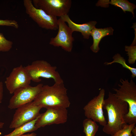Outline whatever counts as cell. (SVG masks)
Segmentation results:
<instances>
[{
    "mask_svg": "<svg viewBox=\"0 0 136 136\" xmlns=\"http://www.w3.org/2000/svg\"><path fill=\"white\" fill-rule=\"evenodd\" d=\"M128 107L126 102L109 92L108 98L104 99L103 107L107 110L108 118V122L103 129L104 132L112 135L123 128L124 125L126 124L124 117L128 112Z\"/></svg>",
    "mask_w": 136,
    "mask_h": 136,
    "instance_id": "obj_1",
    "label": "cell"
},
{
    "mask_svg": "<svg viewBox=\"0 0 136 136\" xmlns=\"http://www.w3.org/2000/svg\"><path fill=\"white\" fill-rule=\"evenodd\" d=\"M67 91L64 83H55L52 86L43 85L40 92L32 103L35 105L47 109L53 107L67 108L71 104Z\"/></svg>",
    "mask_w": 136,
    "mask_h": 136,
    "instance_id": "obj_2",
    "label": "cell"
},
{
    "mask_svg": "<svg viewBox=\"0 0 136 136\" xmlns=\"http://www.w3.org/2000/svg\"><path fill=\"white\" fill-rule=\"evenodd\" d=\"M121 85L118 84V89L113 88L116 92L113 95L123 101L126 102L129 106V110L124 119L125 123L130 124L136 123V85L132 79L128 81L121 79Z\"/></svg>",
    "mask_w": 136,
    "mask_h": 136,
    "instance_id": "obj_3",
    "label": "cell"
},
{
    "mask_svg": "<svg viewBox=\"0 0 136 136\" xmlns=\"http://www.w3.org/2000/svg\"><path fill=\"white\" fill-rule=\"evenodd\" d=\"M24 67L31 80L34 82H40L41 81V78H43L52 79L55 83H64L60 74L56 70L57 67L52 66L45 60H36Z\"/></svg>",
    "mask_w": 136,
    "mask_h": 136,
    "instance_id": "obj_4",
    "label": "cell"
},
{
    "mask_svg": "<svg viewBox=\"0 0 136 136\" xmlns=\"http://www.w3.org/2000/svg\"><path fill=\"white\" fill-rule=\"evenodd\" d=\"M26 13L40 27L46 29H58V19L56 17L47 14L42 10L36 8L31 0H24Z\"/></svg>",
    "mask_w": 136,
    "mask_h": 136,
    "instance_id": "obj_5",
    "label": "cell"
},
{
    "mask_svg": "<svg viewBox=\"0 0 136 136\" xmlns=\"http://www.w3.org/2000/svg\"><path fill=\"white\" fill-rule=\"evenodd\" d=\"M32 2L48 15L60 18L68 15L72 3L71 0H33Z\"/></svg>",
    "mask_w": 136,
    "mask_h": 136,
    "instance_id": "obj_6",
    "label": "cell"
},
{
    "mask_svg": "<svg viewBox=\"0 0 136 136\" xmlns=\"http://www.w3.org/2000/svg\"><path fill=\"white\" fill-rule=\"evenodd\" d=\"M105 94V90L102 89L98 95L89 101L83 108L87 118L91 119L103 126L107 123L103 110Z\"/></svg>",
    "mask_w": 136,
    "mask_h": 136,
    "instance_id": "obj_7",
    "label": "cell"
},
{
    "mask_svg": "<svg viewBox=\"0 0 136 136\" xmlns=\"http://www.w3.org/2000/svg\"><path fill=\"white\" fill-rule=\"evenodd\" d=\"M43 85L42 83H40L35 86L29 85L17 89L10 99L8 108L11 109H17L32 101L40 92Z\"/></svg>",
    "mask_w": 136,
    "mask_h": 136,
    "instance_id": "obj_8",
    "label": "cell"
},
{
    "mask_svg": "<svg viewBox=\"0 0 136 136\" xmlns=\"http://www.w3.org/2000/svg\"><path fill=\"white\" fill-rule=\"evenodd\" d=\"M42 108L33 105L32 102L17 108L13 115L9 126L11 128H15L36 119L40 114Z\"/></svg>",
    "mask_w": 136,
    "mask_h": 136,
    "instance_id": "obj_9",
    "label": "cell"
},
{
    "mask_svg": "<svg viewBox=\"0 0 136 136\" xmlns=\"http://www.w3.org/2000/svg\"><path fill=\"white\" fill-rule=\"evenodd\" d=\"M44 113L40 114L35 126L38 128L53 124H60L66 122L67 119V108L61 107L47 108Z\"/></svg>",
    "mask_w": 136,
    "mask_h": 136,
    "instance_id": "obj_10",
    "label": "cell"
},
{
    "mask_svg": "<svg viewBox=\"0 0 136 136\" xmlns=\"http://www.w3.org/2000/svg\"><path fill=\"white\" fill-rule=\"evenodd\" d=\"M31 81L24 67L21 65L13 69L5 83L9 93L12 94L17 89L30 85Z\"/></svg>",
    "mask_w": 136,
    "mask_h": 136,
    "instance_id": "obj_11",
    "label": "cell"
},
{
    "mask_svg": "<svg viewBox=\"0 0 136 136\" xmlns=\"http://www.w3.org/2000/svg\"><path fill=\"white\" fill-rule=\"evenodd\" d=\"M58 31L56 36L50 39L49 44L54 47H59L65 51L71 52L74 38L71 29L60 18L58 19Z\"/></svg>",
    "mask_w": 136,
    "mask_h": 136,
    "instance_id": "obj_12",
    "label": "cell"
},
{
    "mask_svg": "<svg viewBox=\"0 0 136 136\" xmlns=\"http://www.w3.org/2000/svg\"><path fill=\"white\" fill-rule=\"evenodd\" d=\"M64 22L68 24V26L72 32H79L81 33L84 38L88 39L90 35L91 31L95 27L97 23L95 21H91L83 24H78L73 22L69 15H66L60 17Z\"/></svg>",
    "mask_w": 136,
    "mask_h": 136,
    "instance_id": "obj_13",
    "label": "cell"
},
{
    "mask_svg": "<svg viewBox=\"0 0 136 136\" xmlns=\"http://www.w3.org/2000/svg\"><path fill=\"white\" fill-rule=\"evenodd\" d=\"M114 29L111 27L104 28H97L94 27L92 30L90 35L92 37L93 43L90 49L93 52L96 53L99 50V45L101 39L108 36L112 35Z\"/></svg>",
    "mask_w": 136,
    "mask_h": 136,
    "instance_id": "obj_14",
    "label": "cell"
},
{
    "mask_svg": "<svg viewBox=\"0 0 136 136\" xmlns=\"http://www.w3.org/2000/svg\"><path fill=\"white\" fill-rule=\"evenodd\" d=\"M40 114L35 119L15 128L11 132L4 136H21L26 132L36 130L38 128L35 124Z\"/></svg>",
    "mask_w": 136,
    "mask_h": 136,
    "instance_id": "obj_15",
    "label": "cell"
},
{
    "mask_svg": "<svg viewBox=\"0 0 136 136\" xmlns=\"http://www.w3.org/2000/svg\"><path fill=\"white\" fill-rule=\"evenodd\" d=\"M83 132L86 136H95L98 131L99 126L96 122L92 119L87 118L83 123Z\"/></svg>",
    "mask_w": 136,
    "mask_h": 136,
    "instance_id": "obj_16",
    "label": "cell"
},
{
    "mask_svg": "<svg viewBox=\"0 0 136 136\" xmlns=\"http://www.w3.org/2000/svg\"><path fill=\"white\" fill-rule=\"evenodd\" d=\"M110 4L121 9L125 13L126 11L131 12L134 17V10L136 6L134 4L126 0H111L109 2Z\"/></svg>",
    "mask_w": 136,
    "mask_h": 136,
    "instance_id": "obj_17",
    "label": "cell"
},
{
    "mask_svg": "<svg viewBox=\"0 0 136 136\" xmlns=\"http://www.w3.org/2000/svg\"><path fill=\"white\" fill-rule=\"evenodd\" d=\"M113 60L110 62H105L104 64L106 65H111L114 63H118L122 65L123 67L128 69L131 73V77L134 78L136 76V68L131 67L128 65L126 63V60L121 56V55L117 53L115 54L113 57Z\"/></svg>",
    "mask_w": 136,
    "mask_h": 136,
    "instance_id": "obj_18",
    "label": "cell"
},
{
    "mask_svg": "<svg viewBox=\"0 0 136 136\" xmlns=\"http://www.w3.org/2000/svg\"><path fill=\"white\" fill-rule=\"evenodd\" d=\"M136 123H134L130 124H124L123 128L118 131L113 135L111 136H132L131 133L132 128L135 126Z\"/></svg>",
    "mask_w": 136,
    "mask_h": 136,
    "instance_id": "obj_19",
    "label": "cell"
},
{
    "mask_svg": "<svg viewBox=\"0 0 136 136\" xmlns=\"http://www.w3.org/2000/svg\"><path fill=\"white\" fill-rule=\"evenodd\" d=\"M13 42L7 39L3 33L0 32V52H7L12 48Z\"/></svg>",
    "mask_w": 136,
    "mask_h": 136,
    "instance_id": "obj_20",
    "label": "cell"
},
{
    "mask_svg": "<svg viewBox=\"0 0 136 136\" xmlns=\"http://www.w3.org/2000/svg\"><path fill=\"white\" fill-rule=\"evenodd\" d=\"M125 51L128 57V61L129 64H134L136 60V46H127L125 47Z\"/></svg>",
    "mask_w": 136,
    "mask_h": 136,
    "instance_id": "obj_21",
    "label": "cell"
},
{
    "mask_svg": "<svg viewBox=\"0 0 136 136\" xmlns=\"http://www.w3.org/2000/svg\"><path fill=\"white\" fill-rule=\"evenodd\" d=\"M0 26H6L18 28L19 25L18 22L14 20L0 19Z\"/></svg>",
    "mask_w": 136,
    "mask_h": 136,
    "instance_id": "obj_22",
    "label": "cell"
},
{
    "mask_svg": "<svg viewBox=\"0 0 136 136\" xmlns=\"http://www.w3.org/2000/svg\"><path fill=\"white\" fill-rule=\"evenodd\" d=\"M109 1V0H99L96 4V5L104 7H108Z\"/></svg>",
    "mask_w": 136,
    "mask_h": 136,
    "instance_id": "obj_23",
    "label": "cell"
},
{
    "mask_svg": "<svg viewBox=\"0 0 136 136\" xmlns=\"http://www.w3.org/2000/svg\"><path fill=\"white\" fill-rule=\"evenodd\" d=\"M4 88L3 83L0 81V104L2 101L3 96Z\"/></svg>",
    "mask_w": 136,
    "mask_h": 136,
    "instance_id": "obj_24",
    "label": "cell"
},
{
    "mask_svg": "<svg viewBox=\"0 0 136 136\" xmlns=\"http://www.w3.org/2000/svg\"><path fill=\"white\" fill-rule=\"evenodd\" d=\"M37 134L34 133H28L27 134H23L21 136H36Z\"/></svg>",
    "mask_w": 136,
    "mask_h": 136,
    "instance_id": "obj_25",
    "label": "cell"
},
{
    "mask_svg": "<svg viewBox=\"0 0 136 136\" xmlns=\"http://www.w3.org/2000/svg\"><path fill=\"white\" fill-rule=\"evenodd\" d=\"M131 132L134 136H136V127L134 126L132 129Z\"/></svg>",
    "mask_w": 136,
    "mask_h": 136,
    "instance_id": "obj_26",
    "label": "cell"
},
{
    "mask_svg": "<svg viewBox=\"0 0 136 136\" xmlns=\"http://www.w3.org/2000/svg\"><path fill=\"white\" fill-rule=\"evenodd\" d=\"M4 124V122H0V129L3 128Z\"/></svg>",
    "mask_w": 136,
    "mask_h": 136,
    "instance_id": "obj_27",
    "label": "cell"
}]
</instances>
